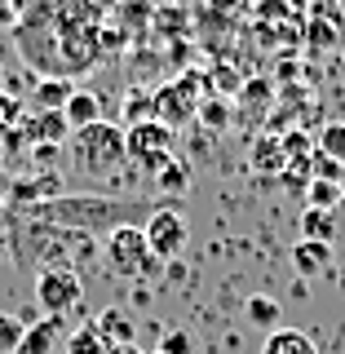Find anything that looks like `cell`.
<instances>
[{
    "mask_svg": "<svg viewBox=\"0 0 345 354\" xmlns=\"http://www.w3.org/2000/svg\"><path fill=\"white\" fill-rule=\"evenodd\" d=\"M66 151H71V164L88 177H106L115 173L120 164L129 160L124 151V129L111 124V120H97V124L88 129H75L71 138H66Z\"/></svg>",
    "mask_w": 345,
    "mask_h": 354,
    "instance_id": "1",
    "label": "cell"
},
{
    "mask_svg": "<svg viewBox=\"0 0 345 354\" xmlns=\"http://www.w3.org/2000/svg\"><path fill=\"white\" fill-rule=\"evenodd\" d=\"M102 257L111 266V274H115V279H129V283H147V279H155V274H164V261L151 252L142 226H129V221L106 235Z\"/></svg>",
    "mask_w": 345,
    "mask_h": 354,
    "instance_id": "2",
    "label": "cell"
},
{
    "mask_svg": "<svg viewBox=\"0 0 345 354\" xmlns=\"http://www.w3.org/2000/svg\"><path fill=\"white\" fill-rule=\"evenodd\" d=\"M84 301V283L71 266H40L36 270V306L49 319H66L75 315Z\"/></svg>",
    "mask_w": 345,
    "mask_h": 354,
    "instance_id": "3",
    "label": "cell"
},
{
    "mask_svg": "<svg viewBox=\"0 0 345 354\" xmlns=\"http://www.w3.org/2000/svg\"><path fill=\"white\" fill-rule=\"evenodd\" d=\"M124 151H129V164H138V169H147L155 177L164 160H173V129L164 124V120L129 124L124 129Z\"/></svg>",
    "mask_w": 345,
    "mask_h": 354,
    "instance_id": "4",
    "label": "cell"
},
{
    "mask_svg": "<svg viewBox=\"0 0 345 354\" xmlns=\"http://www.w3.org/2000/svg\"><path fill=\"white\" fill-rule=\"evenodd\" d=\"M142 235H147V243H151L155 257L169 266V261H182L186 243H191V226H186V217L177 213V208H164V204H160V208H151Z\"/></svg>",
    "mask_w": 345,
    "mask_h": 354,
    "instance_id": "5",
    "label": "cell"
},
{
    "mask_svg": "<svg viewBox=\"0 0 345 354\" xmlns=\"http://www.w3.org/2000/svg\"><path fill=\"white\" fill-rule=\"evenodd\" d=\"M93 328H97V337H102L111 350H120V346H138V319H133L124 306H106L102 315L93 319Z\"/></svg>",
    "mask_w": 345,
    "mask_h": 354,
    "instance_id": "6",
    "label": "cell"
},
{
    "mask_svg": "<svg viewBox=\"0 0 345 354\" xmlns=\"http://www.w3.org/2000/svg\"><path fill=\"white\" fill-rule=\"evenodd\" d=\"M292 266H297V279H319V274H328L332 270V243L297 239L292 243Z\"/></svg>",
    "mask_w": 345,
    "mask_h": 354,
    "instance_id": "7",
    "label": "cell"
},
{
    "mask_svg": "<svg viewBox=\"0 0 345 354\" xmlns=\"http://www.w3.org/2000/svg\"><path fill=\"white\" fill-rule=\"evenodd\" d=\"M62 341V319H36V324H27V332H22V346L18 354H53Z\"/></svg>",
    "mask_w": 345,
    "mask_h": 354,
    "instance_id": "8",
    "label": "cell"
},
{
    "mask_svg": "<svg viewBox=\"0 0 345 354\" xmlns=\"http://www.w3.org/2000/svg\"><path fill=\"white\" fill-rule=\"evenodd\" d=\"M75 84L66 80V75H44V80L36 84V93H31V111L36 115H44V111H62L66 102H71Z\"/></svg>",
    "mask_w": 345,
    "mask_h": 354,
    "instance_id": "9",
    "label": "cell"
},
{
    "mask_svg": "<svg viewBox=\"0 0 345 354\" xmlns=\"http://www.w3.org/2000/svg\"><path fill=\"white\" fill-rule=\"evenodd\" d=\"M62 120H66V129H71V133L97 124V120H102V102H97V93H88V88H75L71 102L62 106Z\"/></svg>",
    "mask_w": 345,
    "mask_h": 354,
    "instance_id": "10",
    "label": "cell"
},
{
    "mask_svg": "<svg viewBox=\"0 0 345 354\" xmlns=\"http://www.w3.org/2000/svg\"><path fill=\"white\" fill-rule=\"evenodd\" d=\"M261 354H319V346L306 337L301 328H274L270 337H265Z\"/></svg>",
    "mask_w": 345,
    "mask_h": 354,
    "instance_id": "11",
    "label": "cell"
},
{
    "mask_svg": "<svg viewBox=\"0 0 345 354\" xmlns=\"http://www.w3.org/2000/svg\"><path fill=\"white\" fill-rule=\"evenodd\" d=\"M243 319H248L252 328H261V332H274L279 319H283V306L274 301V297H265V292H252L248 301H243Z\"/></svg>",
    "mask_w": 345,
    "mask_h": 354,
    "instance_id": "12",
    "label": "cell"
},
{
    "mask_svg": "<svg viewBox=\"0 0 345 354\" xmlns=\"http://www.w3.org/2000/svg\"><path fill=\"white\" fill-rule=\"evenodd\" d=\"M252 169H257V173H283L288 169L283 138H257V142H252Z\"/></svg>",
    "mask_w": 345,
    "mask_h": 354,
    "instance_id": "13",
    "label": "cell"
},
{
    "mask_svg": "<svg viewBox=\"0 0 345 354\" xmlns=\"http://www.w3.org/2000/svg\"><path fill=\"white\" fill-rule=\"evenodd\" d=\"M337 213H328V208H306L301 213V239H319V243H332L337 239Z\"/></svg>",
    "mask_w": 345,
    "mask_h": 354,
    "instance_id": "14",
    "label": "cell"
},
{
    "mask_svg": "<svg viewBox=\"0 0 345 354\" xmlns=\"http://www.w3.org/2000/svg\"><path fill=\"white\" fill-rule=\"evenodd\" d=\"M155 111H164V124H177V120H186L191 115V93H186V84L182 88H164V93H155Z\"/></svg>",
    "mask_w": 345,
    "mask_h": 354,
    "instance_id": "15",
    "label": "cell"
},
{
    "mask_svg": "<svg viewBox=\"0 0 345 354\" xmlns=\"http://www.w3.org/2000/svg\"><path fill=\"white\" fill-rule=\"evenodd\" d=\"M155 186H160L164 195H186V191H191V169H186V164L173 155V160L160 164V173H155Z\"/></svg>",
    "mask_w": 345,
    "mask_h": 354,
    "instance_id": "16",
    "label": "cell"
},
{
    "mask_svg": "<svg viewBox=\"0 0 345 354\" xmlns=\"http://www.w3.org/2000/svg\"><path fill=\"white\" fill-rule=\"evenodd\" d=\"M345 199V186L341 182H319V177H310L306 186V208H328V213H337Z\"/></svg>",
    "mask_w": 345,
    "mask_h": 354,
    "instance_id": "17",
    "label": "cell"
},
{
    "mask_svg": "<svg viewBox=\"0 0 345 354\" xmlns=\"http://www.w3.org/2000/svg\"><path fill=\"white\" fill-rule=\"evenodd\" d=\"M62 354H111V346L102 337H97V328L93 324H80L66 337V346H62Z\"/></svg>",
    "mask_w": 345,
    "mask_h": 354,
    "instance_id": "18",
    "label": "cell"
},
{
    "mask_svg": "<svg viewBox=\"0 0 345 354\" xmlns=\"http://www.w3.org/2000/svg\"><path fill=\"white\" fill-rule=\"evenodd\" d=\"M315 151H324L328 160L345 164V124H324V129H319V142H315Z\"/></svg>",
    "mask_w": 345,
    "mask_h": 354,
    "instance_id": "19",
    "label": "cell"
},
{
    "mask_svg": "<svg viewBox=\"0 0 345 354\" xmlns=\"http://www.w3.org/2000/svg\"><path fill=\"white\" fill-rule=\"evenodd\" d=\"M310 177H319V182H341L345 186V164L328 160L324 151H310Z\"/></svg>",
    "mask_w": 345,
    "mask_h": 354,
    "instance_id": "20",
    "label": "cell"
},
{
    "mask_svg": "<svg viewBox=\"0 0 345 354\" xmlns=\"http://www.w3.org/2000/svg\"><path fill=\"white\" fill-rule=\"evenodd\" d=\"M22 332H27V324L18 315H0V354H18Z\"/></svg>",
    "mask_w": 345,
    "mask_h": 354,
    "instance_id": "21",
    "label": "cell"
},
{
    "mask_svg": "<svg viewBox=\"0 0 345 354\" xmlns=\"http://www.w3.org/2000/svg\"><path fill=\"white\" fill-rule=\"evenodd\" d=\"M195 115L204 120L208 129H226V124H230V106L221 102V97H208L204 106H195Z\"/></svg>",
    "mask_w": 345,
    "mask_h": 354,
    "instance_id": "22",
    "label": "cell"
},
{
    "mask_svg": "<svg viewBox=\"0 0 345 354\" xmlns=\"http://www.w3.org/2000/svg\"><path fill=\"white\" fill-rule=\"evenodd\" d=\"M160 354H195V337L186 328H173L160 337Z\"/></svg>",
    "mask_w": 345,
    "mask_h": 354,
    "instance_id": "23",
    "label": "cell"
},
{
    "mask_svg": "<svg viewBox=\"0 0 345 354\" xmlns=\"http://www.w3.org/2000/svg\"><path fill=\"white\" fill-rule=\"evenodd\" d=\"M22 120V102L14 93H5V88H0V133H9Z\"/></svg>",
    "mask_w": 345,
    "mask_h": 354,
    "instance_id": "24",
    "label": "cell"
},
{
    "mask_svg": "<svg viewBox=\"0 0 345 354\" xmlns=\"http://www.w3.org/2000/svg\"><path fill=\"white\" fill-rule=\"evenodd\" d=\"M129 297H133V306H151V288H147V283H133Z\"/></svg>",
    "mask_w": 345,
    "mask_h": 354,
    "instance_id": "25",
    "label": "cell"
},
{
    "mask_svg": "<svg viewBox=\"0 0 345 354\" xmlns=\"http://www.w3.org/2000/svg\"><path fill=\"white\" fill-rule=\"evenodd\" d=\"M164 274L177 283V279H186V266H182V261H169V266H164Z\"/></svg>",
    "mask_w": 345,
    "mask_h": 354,
    "instance_id": "26",
    "label": "cell"
},
{
    "mask_svg": "<svg viewBox=\"0 0 345 354\" xmlns=\"http://www.w3.org/2000/svg\"><path fill=\"white\" fill-rule=\"evenodd\" d=\"M9 182H14V177H5V173H0V199L9 195Z\"/></svg>",
    "mask_w": 345,
    "mask_h": 354,
    "instance_id": "27",
    "label": "cell"
},
{
    "mask_svg": "<svg viewBox=\"0 0 345 354\" xmlns=\"http://www.w3.org/2000/svg\"><path fill=\"white\" fill-rule=\"evenodd\" d=\"M111 354H147V350H138V346H120V350H111Z\"/></svg>",
    "mask_w": 345,
    "mask_h": 354,
    "instance_id": "28",
    "label": "cell"
},
{
    "mask_svg": "<svg viewBox=\"0 0 345 354\" xmlns=\"http://www.w3.org/2000/svg\"><path fill=\"white\" fill-rule=\"evenodd\" d=\"M155 354H160V350H155Z\"/></svg>",
    "mask_w": 345,
    "mask_h": 354,
    "instance_id": "29",
    "label": "cell"
}]
</instances>
